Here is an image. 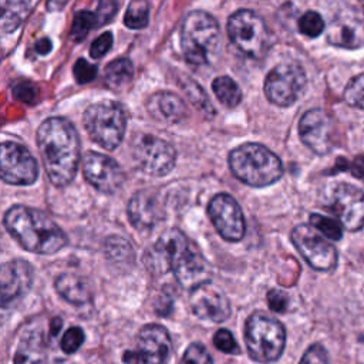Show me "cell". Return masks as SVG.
I'll return each instance as SVG.
<instances>
[{"mask_svg":"<svg viewBox=\"0 0 364 364\" xmlns=\"http://www.w3.org/2000/svg\"><path fill=\"white\" fill-rule=\"evenodd\" d=\"M144 264L154 274L169 270L178 283L188 290L209 283L212 269L198 246L176 228L165 230L144 253Z\"/></svg>","mask_w":364,"mask_h":364,"instance_id":"6da1fadb","label":"cell"},{"mask_svg":"<svg viewBox=\"0 0 364 364\" xmlns=\"http://www.w3.org/2000/svg\"><path fill=\"white\" fill-rule=\"evenodd\" d=\"M37 146L48 179L55 186L68 185L80 164V138L63 117H50L37 129Z\"/></svg>","mask_w":364,"mask_h":364,"instance_id":"7a4b0ae2","label":"cell"},{"mask_svg":"<svg viewBox=\"0 0 364 364\" xmlns=\"http://www.w3.org/2000/svg\"><path fill=\"white\" fill-rule=\"evenodd\" d=\"M3 223L18 245L31 253L53 255L68 242L64 230L50 216L26 205H14L7 209Z\"/></svg>","mask_w":364,"mask_h":364,"instance_id":"3957f363","label":"cell"},{"mask_svg":"<svg viewBox=\"0 0 364 364\" xmlns=\"http://www.w3.org/2000/svg\"><path fill=\"white\" fill-rule=\"evenodd\" d=\"M228 164L239 181L255 188L272 185L283 176L280 158L267 146L256 142L233 148L229 152Z\"/></svg>","mask_w":364,"mask_h":364,"instance_id":"277c9868","label":"cell"},{"mask_svg":"<svg viewBox=\"0 0 364 364\" xmlns=\"http://www.w3.org/2000/svg\"><path fill=\"white\" fill-rule=\"evenodd\" d=\"M220 47V28L216 18L202 10L189 11L181 26V48L193 65L210 63Z\"/></svg>","mask_w":364,"mask_h":364,"instance_id":"5b68a950","label":"cell"},{"mask_svg":"<svg viewBox=\"0 0 364 364\" xmlns=\"http://www.w3.org/2000/svg\"><path fill=\"white\" fill-rule=\"evenodd\" d=\"M245 343L249 355L259 363L276 361L286 346L283 324L266 313L250 314L245 324Z\"/></svg>","mask_w":364,"mask_h":364,"instance_id":"8992f818","label":"cell"},{"mask_svg":"<svg viewBox=\"0 0 364 364\" xmlns=\"http://www.w3.org/2000/svg\"><path fill=\"white\" fill-rule=\"evenodd\" d=\"M82 122L90 138L100 146L112 151L122 142L127 118L121 104L109 100L91 104L84 111Z\"/></svg>","mask_w":364,"mask_h":364,"instance_id":"52a82bcc","label":"cell"},{"mask_svg":"<svg viewBox=\"0 0 364 364\" xmlns=\"http://www.w3.org/2000/svg\"><path fill=\"white\" fill-rule=\"evenodd\" d=\"M230 41L247 57L262 58L270 44V33L264 20L249 9L232 13L226 23Z\"/></svg>","mask_w":364,"mask_h":364,"instance_id":"ba28073f","label":"cell"},{"mask_svg":"<svg viewBox=\"0 0 364 364\" xmlns=\"http://www.w3.org/2000/svg\"><path fill=\"white\" fill-rule=\"evenodd\" d=\"M306 84L307 77L299 63H280L266 75L264 94L270 102L289 107L301 97Z\"/></svg>","mask_w":364,"mask_h":364,"instance_id":"9c48e42d","label":"cell"},{"mask_svg":"<svg viewBox=\"0 0 364 364\" xmlns=\"http://www.w3.org/2000/svg\"><path fill=\"white\" fill-rule=\"evenodd\" d=\"M132 158L142 172L151 176H165L175 166L176 152L165 139L139 135L132 144Z\"/></svg>","mask_w":364,"mask_h":364,"instance_id":"30bf717a","label":"cell"},{"mask_svg":"<svg viewBox=\"0 0 364 364\" xmlns=\"http://www.w3.org/2000/svg\"><path fill=\"white\" fill-rule=\"evenodd\" d=\"M291 243L309 263L310 267L320 272H331L337 266L336 247L323 239L310 225H297L290 235Z\"/></svg>","mask_w":364,"mask_h":364,"instance_id":"8fae6325","label":"cell"},{"mask_svg":"<svg viewBox=\"0 0 364 364\" xmlns=\"http://www.w3.org/2000/svg\"><path fill=\"white\" fill-rule=\"evenodd\" d=\"M168 330L159 324L144 326L136 336V348L124 353L125 364H166L171 353Z\"/></svg>","mask_w":364,"mask_h":364,"instance_id":"7c38bea8","label":"cell"},{"mask_svg":"<svg viewBox=\"0 0 364 364\" xmlns=\"http://www.w3.org/2000/svg\"><path fill=\"white\" fill-rule=\"evenodd\" d=\"M0 173L7 183L31 185L38 176V165L26 146L4 141L0 146Z\"/></svg>","mask_w":364,"mask_h":364,"instance_id":"4fadbf2b","label":"cell"},{"mask_svg":"<svg viewBox=\"0 0 364 364\" xmlns=\"http://www.w3.org/2000/svg\"><path fill=\"white\" fill-rule=\"evenodd\" d=\"M208 215L216 232L228 242H239L246 232L243 212L236 199L228 193L215 195L208 205Z\"/></svg>","mask_w":364,"mask_h":364,"instance_id":"5bb4252c","label":"cell"},{"mask_svg":"<svg viewBox=\"0 0 364 364\" xmlns=\"http://www.w3.org/2000/svg\"><path fill=\"white\" fill-rule=\"evenodd\" d=\"M299 135L301 142L314 154L326 155L334 145L333 118L321 108L309 109L299 121Z\"/></svg>","mask_w":364,"mask_h":364,"instance_id":"9a60e30c","label":"cell"},{"mask_svg":"<svg viewBox=\"0 0 364 364\" xmlns=\"http://www.w3.org/2000/svg\"><path fill=\"white\" fill-rule=\"evenodd\" d=\"M82 175L90 185L107 195L117 192L125 178L117 161L95 151L85 152L82 158Z\"/></svg>","mask_w":364,"mask_h":364,"instance_id":"2e32d148","label":"cell"},{"mask_svg":"<svg viewBox=\"0 0 364 364\" xmlns=\"http://www.w3.org/2000/svg\"><path fill=\"white\" fill-rule=\"evenodd\" d=\"M330 210L348 232L364 228V192L348 183H338L333 192Z\"/></svg>","mask_w":364,"mask_h":364,"instance_id":"e0dca14e","label":"cell"},{"mask_svg":"<svg viewBox=\"0 0 364 364\" xmlns=\"http://www.w3.org/2000/svg\"><path fill=\"white\" fill-rule=\"evenodd\" d=\"M189 304L193 314L200 320L222 323L230 316V303L228 297L210 282L191 291Z\"/></svg>","mask_w":364,"mask_h":364,"instance_id":"ac0fdd59","label":"cell"},{"mask_svg":"<svg viewBox=\"0 0 364 364\" xmlns=\"http://www.w3.org/2000/svg\"><path fill=\"white\" fill-rule=\"evenodd\" d=\"M327 41L341 48H360L364 46V14L357 10L337 13L327 30Z\"/></svg>","mask_w":364,"mask_h":364,"instance_id":"d6986e66","label":"cell"},{"mask_svg":"<svg viewBox=\"0 0 364 364\" xmlns=\"http://www.w3.org/2000/svg\"><path fill=\"white\" fill-rule=\"evenodd\" d=\"M128 219L135 229H152L164 219V205L155 191H139L132 195L127 206Z\"/></svg>","mask_w":364,"mask_h":364,"instance_id":"ffe728a7","label":"cell"},{"mask_svg":"<svg viewBox=\"0 0 364 364\" xmlns=\"http://www.w3.org/2000/svg\"><path fill=\"white\" fill-rule=\"evenodd\" d=\"M33 267L28 262L14 259L1 266V303L7 306L10 301L24 294L33 282Z\"/></svg>","mask_w":364,"mask_h":364,"instance_id":"44dd1931","label":"cell"},{"mask_svg":"<svg viewBox=\"0 0 364 364\" xmlns=\"http://www.w3.org/2000/svg\"><path fill=\"white\" fill-rule=\"evenodd\" d=\"M146 109L152 118L165 124L181 122L188 115V109L182 98L168 91L152 94L146 100Z\"/></svg>","mask_w":364,"mask_h":364,"instance_id":"7402d4cb","label":"cell"},{"mask_svg":"<svg viewBox=\"0 0 364 364\" xmlns=\"http://www.w3.org/2000/svg\"><path fill=\"white\" fill-rule=\"evenodd\" d=\"M14 364H47L46 340L38 330L21 336L14 353Z\"/></svg>","mask_w":364,"mask_h":364,"instance_id":"603a6c76","label":"cell"},{"mask_svg":"<svg viewBox=\"0 0 364 364\" xmlns=\"http://www.w3.org/2000/svg\"><path fill=\"white\" fill-rule=\"evenodd\" d=\"M57 293L74 306L85 304L91 300V290L88 283L78 274L61 273L54 282Z\"/></svg>","mask_w":364,"mask_h":364,"instance_id":"cb8c5ba5","label":"cell"},{"mask_svg":"<svg viewBox=\"0 0 364 364\" xmlns=\"http://www.w3.org/2000/svg\"><path fill=\"white\" fill-rule=\"evenodd\" d=\"M134 77V65L131 60L121 57L107 64L104 71V82L108 88L119 91L125 88Z\"/></svg>","mask_w":364,"mask_h":364,"instance_id":"d4e9b609","label":"cell"},{"mask_svg":"<svg viewBox=\"0 0 364 364\" xmlns=\"http://www.w3.org/2000/svg\"><path fill=\"white\" fill-rule=\"evenodd\" d=\"M33 4L28 1H3L0 26L3 33L14 31L26 18Z\"/></svg>","mask_w":364,"mask_h":364,"instance_id":"484cf974","label":"cell"},{"mask_svg":"<svg viewBox=\"0 0 364 364\" xmlns=\"http://www.w3.org/2000/svg\"><path fill=\"white\" fill-rule=\"evenodd\" d=\"M212 90L219 102H222L225 107L233 108L242 101V91L239 85L228 75H220L215 78L212 82Z\"/></svg>","mask_w":364,"mask_h":364,"instance_id":"4316f807","label":"cell"},{"mask_svg":"<svg viewBox=\"0 0 364 364\" xmlns=\"http://www.w3.org/2000/svg\"><path fill=\"white\" fill-rule=\"evenodd\" d=\"M107 257L115 263H132L134 252L128 240L121 236H109L104 243Z\"/></svg>","mask_w":364,"mask_h":364,"instance_id":"83f0119b","label":"cell"},{"mask_svg":"<svg viewBox=\"0 0 364 364\" xmlns=\"http://www.w3.org/2000/svg\"><path fill=\"white\" fill-rule=\"evenodd\" d=\"M179 85L183 88L185 94L188 95V98L192 101V104L196 105V108L206 115V118H212L215 115V108L210 104L208 95L203 92V90L200 88L199 84H196L195 81L185 78L183 81L179 82Z\"/></svg>","mask_w":364,"mask_h":364,"instance_id":"f1b7e54d","label":"cell"},{"mask_svg":"<svg viewBox=\"0 0 364 364\" xmlns=\"http://www.w3.org/2000/svg\"><path fill=\"white\" fill-rule=\"evenodd\" d=\"M149 21V6L145 1H131L124 16V24L128 28L139 30L148 26Z\"/></svg>","mask_w":364,"mask_h":364,"instance_id":"f546056e","label":"cell"},{"mask_svg":"<svg viewBox=\"0 0 364 364\" xmlns=\"http://www.w3.org/2000/svg\"><path fill=\"white\" fill-rule=\"evenodd\" d=\"M97 26V18L95 13L88 11V10H80L74 14L71 30H70V37L73 41H81L87 37L91 28Z\"/></svg>","mask_w":364,"mask_h":364,"instance_id":"4dcf8cb0","label":"cell"},{"mask_svg":"<svg viewBox=\"0 0 364 364\" xmlns=\"http://www.w3.org/2000/svg\"><path fill=\"white\" fill-rule=\"evenodd\" d=\"M310 225L320 230L326 237L331 239V240H340L343 237V226L338 220L328 218V216H323L318 213H311L310 215Z\"/></svg>","mask_w":364,"mask_h":364,"instance_id":"1f68e13d","label":"cell"},{"mask_svg":"<svg viewBox=\"0 0 364 364\" xmlns=\"http://www.w3.org/2000/svg\"><path fill=\"white\" fill-rule=\"evenodd\" d=\"M343 98L350 107L364 109V73L355 75L347 84Z\"/></svg>","mask_w":364,"mask_h":364,"instance_id":"d6a6232c","label":"cell"},{"mask_svg":"<svg viewBox=\"0 0 364 364\" xmlns=\"http://www.w3.org/2000/svg\"><path fill=\"white\" fill-rule=\"evenodd\" d=\"M299 31L307 37H318L324 31V20L323 17L313 10L306 11L299 18Z\"/></svg>","mask_w":364,"mask_h":364,"instance_id":"836d02e7","label":"cell"},{"mask_svg":"<svg viewBox=\"0 0 364 364\" xmlns=\"http://www.w3.org/2000/svg\"><path fill=\"white\" fill-rule=\"evenodd\" d=\"M179 364H213V360L200 343H192L185 350Z\"/></svg>","mask_w":364,"mask_h":364,"instance_id":"e575fe53","label":"cell"},{"mask_svg":"<svg viewBox=\"0 0 364 364\" xmlns=\"http://www.w3.org/2000/svg\"><path fill=\"white\" fill-rule=\"evenodd\" d=\"M82 343H84V331H82V328H80V327H70L64 333L60 346H61L64 353L73 354V353H75L82 346Z\"/></svg>","mask_w":364,"mask_h":364,"instance_id":"d590c367","label":"cell"},{"mask_svg":"<svg viewBox=\"0 0 364 364\" xmlns=\"http://www.w3.org/2000/svg\"><path fill=\"white\" fill-rule=\"evenodd\" d=\"M213 344L218 350H220L222 353H226V354H239L240 353L235 337L226 328H220L215 333Z\"/></svg>","mask_w":364,"mask_h":364,"instance_id":"8d00e7d4","label":"cell"},{"mask_svg":"<svg viewBox=\"0 0 364 364\" xmlns=\"http://www.w3.org/2000/svg\"><path fill=\"white\" fill-rule=\"evenodd\" d=\"M73 74L78 84H87L97 77L98 70L94 64L88 63L85 58H78L73 67Z\"/></svg>","mask_w":364,"mask_h":364,"instance_id":"74e56055","label":"cell"},{"mask_svg":"<svg viewBox=\"0 0 364 364\" xmlns=\"http://www.w3.org/2000/svg\"><path fill=\"white\" fill-rule=\"evenodd\" d=\"M299 364H330L328 354L321 344H313L306 350Z\"/></svg>","mask_w":364,"mask_h":364,"instance_id":"f35d334b","label":"cell"},{"mask_svg":"<svg viewBox=\"0 0 364 364\" xmlns=\"http://www.w3.org/2000/svg\"><path fill=\"white\" fill-rule=\"evenodd\" d=\"M112 41H114V37H112V33L111 31H105L102 33L101 36H98L91 47H90V55L92 58H101L102 55H105L109 50H111V46H112Z\"/></svg>","mask_w":364,"mask_h":364,"instance_id":"ab89813d","label":"cell"},{"mask_svg":"<svg viewBox=\"0 0 364 364\" xmlns=\"http://www.w3.org/2000/svg\"><path fill=\"white\" fill-rule=\"evenodd\" d=\"M117 10H118V3L108 1V0L100 1L97 10L94 11L95 13V18H97V26L107 24L115 16Z\"/></svg>","mask_w":364,"mask_h":364,"instance_id":"60d3db41","label":"cell"},{"mask_svg":"<svg viewBox=\"0 0 364 364\" xmlns=\"http://www.w3.org/2000/svg\"><path fill=\"white\" fill-rule=\"evenodd\" d=\"M267 304L276 313H284L287 310L289 297L284 291L273 289L267 293Z\"/></svg>","mask_w":364,"mask_h":364,"instance_id":"b9f144b4","label":"cell"},{"mask_svg":"<svg viewBox=\"0 0 364 364\" xmlns=\"http://www.w3.org/2000/svg\"><path fill=\"white\" fill-rule=\"evenodd\" d=\"M36 94H37V90L28 82H18L13 88L14 98L27 104H31L36 100Z\"/></svg>","mask_w":364,"mask_h":364,"instance_id":"7bdbcfd3","label":"cell"},{"mask_svg":"<svg viewBox=\"0 0 364 364\" xmlns=\"http://www.w3.org/2000/svg\"><path fill=\"white\" fill-rule=\"evenodd\" d=\"M347 169H350V172L354 178L364 182V156L363 155L354 158L353 162L347 164Z\"/></svg>","mask_w":364,"mask_h":364,"instance_id":"ee69618b","label":"cell"},{"mask_svg":"<svg viewBox=\"0 0 364 364\" xmlns=\"http://www.w3.org/2000/svg\"><path fill=\"white\" fill-rule=\"evenodd\" d=\"M34 48H36V51H37L38 54L46 55V54H48V53L51 51V48H53V43H51V40H50V38L43 37V38H40L38 41H36Z\"/></svg>","mask_w":364,"mask_h":364,"instance_id":"f6af8a7d","label":"cell"},{"mask_svg":"<svg viewBox=\"0 0 364 364\" xmlns=\"http://www.w3.org/2000/svg\"><path fill=\"white\" fill-rule=\"evenodd\" d=\"M61 326H63V320L60 317H54L51 320V324H50V334L57 336L58 331L61 330Z\"/></svg>","mask_w":364,"mask_h":364,"instance_id":"bcb514c9","label":"cell"}]
</instances>
